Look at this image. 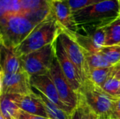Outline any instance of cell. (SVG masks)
Listing matches in <instances>:
<instances>
[{"mask_svg": "<svg viewBox=\"0 0 120 119\" xmlns=\"http://www.w3.org/2000/svg\"><path fill=\"white\" fill-rule=\"evenodd\" d=\"M50 0H0V42L14 49L51 13Z\"/></svg>", "mask_w": 120, "mask_h": 119, "instance_id": "6da1fadb", "label": "cell"}, {"mask_svg": "<svg viewBox=\"0 0 120 119\" xmlns=\"http://www.w3.org/2000/svg\"><path fill=\"white\" fill-rule=\"evenodd\" d=\"M72 14L77 26V32L94 31L106 27L120 17L119 0H105Z\"/></svg>", "mask_w": 120, "mask_h": 119, "instance_id": "7a4b0ae2", "label": "cell"}, {"mask_svg": "<svg viewBox=\"0 0 120 119\" xmlns=\"http://www.w3.org/2000/svg\"><path fill=\"white\" fill-rule=\"evenodd\" d=\"M61 28L51 12L14 48L19 58L38 50L56 41Z\"/></svg>", "mask_w": 120, "mask_h": 119, "instance_id": "3957f363", "label": "cell"}, {"mask_svg": "<svg viewBox=\"0 0 120 119\" xmlns=\"http://www.w3.org/2000/svg\"><path fill=\"white\" fill-rule=\"evenodd\" d=\"M78 94L79 99L98 118H110L113 104L117 99L107 94L101 87L86 79L83 81Z\"/></svg>", "mask_w": 120, "mask_h": 119, "instance_id": "277c9868", "label": "cell"}, {"mask_svg": "<svg viewBox=\"0 0 120 119\" xmlns=\"http://www.w3.org/2000/svg\"><path fill=\"white\" fill-rule=\"evenodd\" d=\"M22 67L29 76L47 74L55 58L54 45H48L20 58Z\"/></svg>", "mask_w": 120, "mask_h": 119, "instance_id": "5b68a950", "label": "cell"}, {"mask_svg": "<svg viewBox=\"0 0 120 119\" xmlns=\"http://www.w3.org/2000/svg\"><path fill=\"white\" fill-rule=\"evenodd\" d=\"M49 75L56 88L62 102L73 111L78 105L79 94L72 88L68 80L65 79L56 56L49 71Z\"/></svg>", "mask_w": 120, "mask_h": 119, "instance_id": "8992f818", "label": "cell"}, {"mask_svg": "<svg viewBox=\"0 0 120 119\" xmlns=\"http://www.w3.org/2000/svg\"><path fill=\"white\" fill-rule=\"evenodd\" d=\"M58 38L68 58L76 67L83 82L84 80L88 79L89 74V69L86 65L84 49L79 45L70 33L62 29L58 34Z\"/></svg>", "mask_w": 120, "mask_h": 119, "instance_id": "52a82bcc", "label": "cell"}, {"mask_svg": "<svg viewBox=\"0 0 120 119\" xmlns=\"http://www.w3.org/2000/svg\"><path fill=\"white\" fill-rule=\"evenodd\" d=\"M53 45L55 56L63 75L68 80L72 88L77 93H79V91L82 87V80L76 67L68 58L58 36L54 41Z\"/></svg>", "mask_w": 120, "mask_h": 119, "instance_id": "ba28073f", "label": "cell"}, {"mask_svg": "<svg viewBox=\"0 0 120 119\" xmlns=\"http://www.w3.org/2000/svg\"><path fill=\"white\" fill-rule=\"evenodd\" d=\"M30 83L32 89H34L35 90L41 93L51 102L56 105L65 112L72 114V110L65 106L60 100L56 88L50 76L49 75V73L47 74L30 76Z\"/></svg>", "mask_w": 120, "mask_h": 119, "instance_id": "9c48e42d", "label": "cell"}, {"mask_svg": "<svg viewBox=\"0 0 120 119\" xmlns=\"http://www.w3.org/2000/svg\"><path fill=\"white\" fill-rule=\"evenodd\" d=\"M33 90L30 83V76L24 71L15 74H4L2 93L25 95Z\"/></svg>", "mask_w": 120, "mask_h": 119, "instance_id": "30bf717a", "label": "cell"}, {"mask_svg": "<svg viewBox=\"0 0 120 119\" xmlns=\"http://www.w3.org/2000/svg\"><path fill=\"white\" fill-rule=\"evenodd\" d=\"M51 9L58 24L62 29L70 34H75L77 32V26L72 12L66 0L52 1Z\"/></svg>", "mask_w": 120, "mask_h": 119, "instance_id": "8fae6325", "label": "cell"}, {"mask_svg": "<svg viewBox=\"0 0 120 119\" xmlns=\"http://www.w3.org/2000/svg\"><path fill=\"white\" fill-rule=\"evenodd\" d=\"M19 109L28 114L48 119L44 105L37 93L32 92L25 95H20L17 102Z\"/></svg>", "mask_w": 120, "mask_h": 119, "instance_id": "7c38bea8", "label": "cell"}, {"mask_svg": "<svg viewBox=\"0 0 120 119\" xmlns=\"http://www.w3.org/2000/svg\"><path fill=\"white\" fill-rule=\"evenodd\" d=\"M0 67L4 74H15L23 71L20 58L14 49L3 45L0 49Z\"/></svg>", "mask_w": 120, "mask_h": 119, "instance_id": "4fadbf2b", "label": "cell"}, {"mask_svg": "<svg viewBox=\"0 0 120 119\" xmlns=\"http://www.w3.org/2000/svg\"><path fill=\"white\" fill-rule=\"evenodd\" d=\"M19 96L6 93L0 95V111L5 119H16L20 111L17 104Z\"/></svg>", "mask_w": 120, "mask_h": 119, "instance_id": "5bb4252c", "label": "cell"}, {"mask_svg": "<svg viewBox=\"0 0 120 119\" xmlns=\"http://www.w3.org/2000/svg\"><path fill=\"white\" fill-rule=\"evenodd\" d=\"M37 95L41 100L49 119H71V114H69L56 105L51 102L44 95L37 91Z\"/></svg>", "mask_w": 120, "mask_h": 119, "instance_id": "9a60e30c", "label": "cell"}, {"mask_svg": "<svg viewBox=\"0 0 120 119\" xmlns=\"http://www.w3.org/2000/svg\"><path fill=\"white\" fill-rule=\"evenodd\" d=\"M114 69L115 66L90 69L89 71L88 79L97 86L102 87L104 83L113 76Z\"/></svg>", "mask_w": 120, "mask_h": 119, "instance_id": "2e32d148", "label": "cell"}, {"mask_svg": "<svg viewBox=\"0 0 120 119\" xmlns=\"http://www.w3.org/2000/svg\"><path fill=\"white\" fill-rule=\"evenodd\" d=\"M105 32V46L120 44V19L118 18L104 27Z\"/></svg>", "mask_w": 120, "mask_h": 119, "instance_id": "e0dca14e", "label": "cell"}, {"mask_svg": "<svg viewBox=\"0 0 120 119\" xmlns=\"http://www.w3.org/2000/svg\"><path fill=\"white\" fill-rule=\"evenodd\" d=\"M84 55L89 71L92 69L104 68L112 66L107 62V60L100 53L99 51L95 53H89L84 50Z\"/></svg>", "mask_w": 120, "mask_h": 119, "instance_id": "ac0fdd59", "label": "cell"}, {"mask_svg": "<svg viewBox=\"0 0 120 119\" xmlns=\"http://www.w3.org/2000/svg\"><path fill=\"white\" fill-rule=\"evenodd\" d=\"M99 52L110 65L115 66L120 63V44L103 46Z\"/></svg>", "mask_w": 120, "mask_h": 119, "instance_id": "d6986e66", "label": "cell"}, {"mask_svg": "<svg viewBox=\"0 0 120 119\" xmlns=\"http://www.w3.org/2000/svg\"><path fill=\"white\" fill-rule=\"evenodd\" d=\"M102 89L111 97L118 99L120 98V90L119 79L115 76H111L101 87Z\"/></svg>", "mask_w": 120, "mask_h": 119, "instance_id": "ffe728a7", "label": "cell"}, {"mask_svg": "<svg viewBox=\"0 0 120 119\" xmlns=\"http://www.w3.org/2000/svg\"><path fill=\"white\" fill-rule=\"evenodd\" d=\"M84 33H88L90 35L93 45L97 51H99V50L103 46H105V32L104 27L97 29L94 31L87 32H84Z\"/></svg>", "mask_w": 120, "mask_h": 119, "instance_id": "44dd1931", "label": "cell"}, {"mask_svg": "<svg viewBox=\"0 0 120 119\" xmlns=\"http://www.w3.org/2000/svg\"><path fill=\"white\" fill-rule=\"evenodd\" d=\"M105 0H66L72 13Z\"/></svg>", "mask_w": 120, "mask_h": 119, "instance_id": "7402d4cb", "label": "cell"}, {"mask_svg": "<svg viewBox=\"0 0 120 119\" xmlns=\"http://www.w3.org/2000/svg\"><path fill=\"white\" fill-rule=\"evenodd\" d=\"M110 119H120V98L117 99L113 104Z\"/></svg>", "mask_w": 120, "mask_h": 119, "instance_id": "603a6c76", "label": "cell"}, {"mask_svg": "<svg viewBox=\"0 0 120 119\" xmlns=\"http://www.w3.org/2000/svg\"><path fill=\"white\" fill-rule=\"evenodd\" d=\"M16 119H49L43 116H37V115H34L31 114H28L27 112H25L22 110L20 109L19 113L18 114V116Z\"/></svg>", "mask_w": 120, "mask_h": 119, "instance_id": "cb8c5ba5", "label": "cell"}, {"mask_svg": "<svg viewBox=\"0 0 120 119\" xmlns=\"http://www.w3.org/2000/svg\"><path fill=\"white\" fill-rule=\"evenodd\" d=\"M71 119H84L83 108L79 102L77 107L72 111L71 114Z\"/></svg>", "mask_w": 120, "mask_h": 119, "instance_id": "d4e9b609", "label": "cell"}, {"mask_svg": "<svg viewBox=\"0 0 120 119\" xmlns=\"http://www.w3.org/2000/svg\"><path fill=\"white\" fill-rule=\"evenodd\" d=\"M113 76L117 78V79H120V65H117L115 66V69L113 72Z\"/></svg>", "mask_w": 120, "mask_h": 119, "instance_id": "484cf974", "label": "cell"}, {"mask_svg": "<svg viewBox=\"0 0 120 119\" xmlns=\"http://www.w3.org/2000/svg\"><path fill=\"white\" fill-rule=\"evenodd\" d=\"M4 73L2 69L0 67V95L2 94V85H3V79H4Z\"/></svg>", "mask_w": 120, "mask_h": 119, "instance_id": "4316f807", "label": "cell"}, {"mask_svg": "<svg viewBox=\"0 0 120 119\" xmlns=\"http://www.w3.org/2000/svg\"><path fill=\"white\" fill-rule=\"evenodd\" d=\"M0 119H5L4 118V116H2V114H1V111H0Z\"/></svg>", "mask_w": 120, "mask_h": 119, "instance_id": "83f0119b", "label": "cell"}, {"mask_svg": "<svg viewBox=\"0 0 120 119\" xmlns=\"http://www.w3.org/2000/svg\"><path fill=\"white\" fill-rule=\"evenodd\" d=\"M119 86H120V79L119 80Z\"/></svg>", "mask_w": 120, "mask_h": 119, "instance_id": "f1b7e54d", "label": "cell"}, {"mask_svg": "<svg viewBox=\"0 0 120 119\" xmlns=\"http://www.w3.org/2000/svg\"><path fill=\"white\" fill-rule=\"evenodd\" d=\"M119 4H120V0H119Z\"/></svg>", "mask_w": 120, "mask_h": 119, "instance_id": "f546056e", "label": "cell"}, {"mask_svg": "<svg viewBox=\"0 0 120 119\" xmlns=\"http://www.w3.org/2000/svg\"><path fill=\"white\" fill-rule=\"evenodd\" d=\"M1 42H0V49H1Z\"/></svg>", "mask_w": 120, "mask_h": 119, "instance_id": "4dcf8cb0", "label": "cell"}, {"mask_svg": "<svg viewBox=\"0 0 120 119\" xmlns=\"http://www.w3.org/2000/svg\"><path fill=\"white\" fill-rule=\"evenodd\" d=\"M97 119H101V118H98H98H97Z\"/></svg>", "mask_w": 120, "mask_h": 119, "instance_id": "1f68e13d", "label": "cell"}, {"mask_svg": "<svg viewBox=\"0 0 120 119\" xmlns=\"http://www.w3.org/2000/svg\"><path fill=\"white\" fill-rule=\"evenodd\" d=\"M50 1H54V0H50Z\"/></svg>", "mask_w": 120, "mask_h": 119, "instance_id": "d6a6232c", "label": "cell"}, {"mask_svg": "<svg viewBox=\"0 0 120 119\" xmlns=\"http://www.w3.org/2000/svg\"><path fill=\"white\" fill-rule=\"evenodd\" d=\"M119 18H120V17H119Z\"/></svg>", "mask_w": 120, "mask_h": 119, "instance_id": "836d02e7", "label": "cell"}, {"mask_svg": "<svg viewBox=\"0 0 120 119\" xmlns=\"http://www.w3.org/2000/svg\"><path fill=\"white\" fill-rule=\"evenodd\" d=\"M118 65H120V64H118Z\"/></svg>", "mask_w": 120, "mask_h": 119, "instance_id": "e575fe53", "label": "cell"}, {"mask_svg": "<svg viewBox=\"0 0 120 119\" xmlns=\"http://www.w3.org/2000/svg\"></svg>", "mask_w": 120, "mask_h": 119, "instance_id": "d590c367", "label": "cell"}]
</instances>
